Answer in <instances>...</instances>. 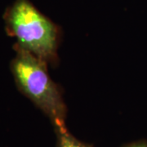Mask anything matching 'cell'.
<instances>
[{"label": "cell", "instance_id": "cell-1", "mask_svg": "<svg viewBox=\"0 0 147 147\" xmlns=\"http://www.w3.org/2000/svg\"><path fill=\"white\" fill-rule=\"evenodd\" d=\"M13 47L11 71L19 91L50 119L55 130L66 128V108L47 73V64L16 45Z\"/></svg>", "mask_w": 147, "mask_h": 147}, {"label": "cell", "instance_id": "cell-2", "mask_svg": "<svg viewBox=\"0 0 147 147\" xmlns=\"http://www.w3.org/2000/svg\"><path fill=\"white\" fill-rule=\"evenodd\" d=\"M6 31L15 45L47 64L57 57L58 30L30 0H15L3 14Z\"/></svg>", "mask_w": 147, "mask_h": 147}, {"label": "cell", "instance_id": "cell-3", "mask_svg": "<svg viewBox=\"0 0 147 147\" xmlns=\"http://www.w3.org/2000/svg\"><path fill=\"white\" fill-rule=\"evenodd\" d=\"M57 135V147H92L80 142L69 133L67 128L55 130Z\"/></svg>", "mask_w": 147, "mask_h": 147}, {"label": "cell", "instance_id": "cell-4", "mask_svg": "<svg viewBox=\"0 0 147 147\" xmlns=\"http://www.w3.org/2000/svg\"><path fill=\"white\" fill-rule=\"evenodd\" d=\"M123 147H147V141H140L130 143Z\"/></svg>", "mask_w": 147, "mask_h": 147}]
</instances>
